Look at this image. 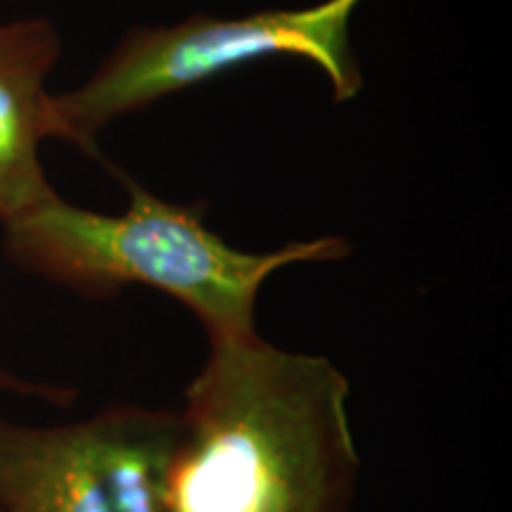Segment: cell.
<instances>
[{"label":"cell","instance_id":"4","mask_svg":"<svg viewBox=\"0 0 512 512\" xmlns=\"http://www.w3.org/2000/svg\"><path fill=\"white\" fill-rule=\"evenodd\" d=\"M176 413L117 406L91 420H0V512H164Z\"/></svg>","mask_w":512,"mask_h":512},{"label":"cell","instance_id":"1","mask_svg":"<svg viewBox=\"0 0 512 512\" xmlns=\"http://www.w3.org/2000/svg\"><path fill=\"white\" fill-rule=\"evenodd\" d=\"M358 472L349 380L330 358L219 339L176 413L164 512H351Z\"/></svg>","mask_w":512,"mask_h":512},{"label":"cell","instance_id":"3","mask_svg":"<svg viewBox=\"0 0 512 512\" xmlns=\"http://www.w3.org/2000/svg\"><path fill=\"white\" fill-rule=\"evenodd\" d=\"M358 5L323 0L297 10L195 15L174 27L133 29L83 86L53 95V138L95 152L98 133L112 119L266 57H302L328 76L332 98L354 100L363 88L351 48Z\"/></svg>","mask_w":512,"mask_h":512},{"label":"cell","instance_id":"5","mask_svg":"<svg viewBox=\"0 0 512 512\" xmlns=\"http://www.w3.org/2000/svg\"><path fill=\"white\" fill-rule=\"evenodd\" d=\"M60 36L48 19L0 24V223L53 200L43 171V140L53 138L46 81L60 60Z\"/></svg>","mask_w":512,"mask_h":512},{"label":"cell","instance_id":"6","mask_svg":"<svg viewBox=\"0 0 512 512\" xmlns=\"http://www.w3.org/2000/svg\"><path fill=\"white\" fill-rule=\"evenodd\" d=\"M0 389L5 392H15L22 396H29V399H41V401H50V403H69V392L60 387H48V384H36V382H27L22 377L10 375L8 370L0 368Z\"/></svg>","mask_w":512,"mask_h":512},{"label":"cell","instance_id":"2","mask_svg":"<svg viewBox=\"0 0 512 512\" xmlns=\"http://www.w3.org/2000/svg\"><path fill=\"white\" fill-rule=\"evenodd\" d=\"M5 254L24 271L83 297L105 299L152 287L195 313L209 342L256 332V302L273 273L349 256L342 238L290 242L275 252H242L204 223V211L159 200L128 181L124 214H98L53 200L5 223Z\"/></svg>","mask_w":512,"mask_h":512}]
</instances>
